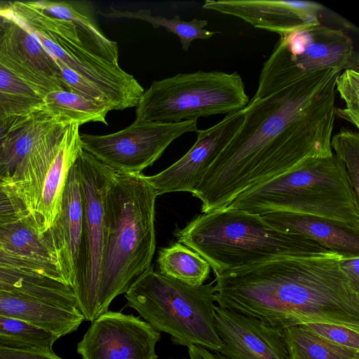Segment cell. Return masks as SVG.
Wrapping results in <instances>:
<instances>
[{
    "mask_svg": "<svg viewBox=\"0 0 359 359\" xmlns=\"http://www.w3.org/2000/svg\"><path fill=\"white\" fill-rule=\"evenodd\" d=\"M341 72H313L249 101L239 128L192 193L201 201L203 213L227 206L243 192L309 158L333 154L336 79Z\"/></svg>",
    "mask_w": 359,
    "mask_h": 359,
    "instance_id": "cell-1",
    "label": "cell"
},
{
    "mask_svg": "<svg viewBox=\"0 0 359 359\" xmlns=\"http://www.w3.org/2000/svg\"><path fill=\"white\" fill-rule=\"evenodd\" d=\"M344 256H282L215 273V302L282 330L323 323L359 332V286L341 269Z\"/></svg>",
    "mask_w": 359,
    "mask_h": 359,
    "instance_id": "cell-2",
    "label": "cell"
},
{
    "mask_svg": "<svg viewBox=\"0 0 359 359\" xmlns=\"http://www.w3.org/2000/svg\"><path fill=\"white\" fill-rule=\"evenodd\" d=\"M157 195L144 175L116 172L105 198L104 243L95 319L151 267Z\"/></svg>",
    "mask_w": 359,
    "mask_h": 359,
    "instance_id": "cell-3",
    "label": "cell"
},
{
    "mask_svg": "<svg viewBox=\"0 0 359 359\" xmlns=\"http://www.w3.org/2000/svg\"><path fill=\"white\" fill-rule=\"evenodd\" d=\"M174 235L214 273L278 257L332 252L302 236L273 229L259 215L229 207L198 215Z\"/></svg>",
    "mask_w": 359,
    "mask_h": 359,
    "instance_id": "cell-4",
    "label": "cell"
},
{
    "mask_svg": "<svg viewBox=\"0 0 359 359\" xmlns=\"http://www.w3.org/2000/svg\"><path fill=\"white\" fill-rule=\"evenodd\" d=\"M226 207L261 216L274 212L316 216L359 231V198L344 163L334 154L309 158L243 192Z\"/></svg>",
    "mask_w": 359,
    "mask_h": 359,
    "instance_id": "cell-5",
    "label": "cell"
},
{
    "mask_svg": "<svg viewBox=\"0 0 359 359\" xmlns=\"http://www.w3.org/2000/svg\"><path fill=\"white\" fill-rule=\"evenodd\" d=\"M79 127L54 116L16 170L0 181L41 237L59 217L69 172L83 151Z\"/></svg>",
    "mask_w": 359,
    "mask_h": 359,
    "instance_id": "cell-6",
    "label": "cell"
},
{
    "mask_svg": "<svg viewBox=\"0 0 359 359\" xmlns=\"http://www.w3.org/2000/svg\"><path fill=\"white\" fill-rule=\"evenodd\" d=\"M212 283L191 286L151 267L126 292V305L156 330L170 334L172 342L219 351L222 343L215 327Z\"/></svg>",
    "mask_w": 359,
    "mask_h": 359,
    "instance_id": "cell-7",
    "label": "cell"
},
{
    "mask_svg": "<svg viewBox=\"0 0 359 359\" xmlns=\"http://www.w3.org/2000/svg\"><path fill=\"white\" fill-rule=\"evenodd\" d=\"M10 4V11L36 36L54 60L95 86L104 95L111 110L136 107L144 88L119 65L88 50L72 21L52 15L37 1Z\"/></svg>",
    "mask_w": 359,
    "mask_h": 359,
    "instance_id": "cell-8",
    "label": "cell"
},
{
    "mask_svg": "<svg viewBox=\"0 0 359 359\" xmlns=\"http://www.w3.org/2000/svg\"><path fill=\"white\" fill-rule=\"evenodd\" d=\"M250 100L237 73L198 71L153 81L136 106V118L174 123L244 109Z\"/></svg>",
    "mask_w": 359,
    "mask_h": 359,
    "instance_id": "cell-9",
    "label": "cell"
},
{
    "mask_svg": "<svg viewBox=\"0 0 359 359\" xmlns=\"http://www.w3.org/2000/svg\"><path fill=\"white\" fill-rule=\"evenodd\" d=\"M327 69L359 72V56L341 29L321 24L282 35L264 62L251 100L269 96L305 76Z\"/></svg>",
    "mask_w": 359,
    "mask_h": 359,
    "instance_id": "cell-10",
    "label": "cell"
},
{
    "mask_svg": "<svg viewBox=\"0 0 359 359\" xmlns=\"http://www.w3.org/2000/svg\"><path fill=\"white\" fill-rule=\"evenodd\" d=\"M83 201V227L73 292L86 320H95L104 243L105 198L116 172L83 151L76 159Z\"/></svg>",
    "mask_w": 359,
    "mask_h": 359,
    "instance_id": "cell-11",
    "label": "cell"
},
{
    "mask_svg": "<svg viewBox=\"0 0 359 359\" xmlns=\"http://www.w3.org/2000/svg\"><path fill=\"white\" fill-rule=\"evenodd\" d=\"M197 119L165 123L137 119L108 135L80 133L83 149L117 172L140 174L168 147L187 133L196 132Z\"/></svg>",
    "mask_w": 359,
    "mask_h": 359,
    "instance_id": "cell-12",
    "label": "cell"
},
{
    "mask_svg": "<svg viewBox=\"0 0 359 359\" xmlns=\"http://www.w3.org/2000/svg\"><path fill=\"white\" fill-rule=\"evenodd\" d=\"M160 332L133 315L109 311L92 321L76 351L83 359H156Z\"/></svg>",
    "mask_w": 359,
    "mask_h": 359,
    "instance_id": "cell-13",
    "label": "cell"
},
{
    "mask_svg": "<svg viewBox=\"0 0 359 359\" xmlns=\"http://www.w3.org/2000/svg\"><path fill=\"white\" fill-rule=\"evenodd\" d=\"M0 65L43 97L68 90L54 59L9 8L0 21Z\"/></svg>",
    "mask_w": 359,
    "mask_h": 359,
    "instance_id": "cell-14",
    "label": "cell"
},
{
    "mask_svg": "<svg viewBox=\"0 0 359 359\" xmlns=\"http://www.w3.org/2000/svg\"><path fill=\"white\" fill-rule=\"evenodd\" d=\"M243 117V109L226 114L207 129H198L196 142L182 158L154 175H144L157 196L177 191L192 194L217 155L238 130Z\"/></svg>",
    "mask_w": 359,
    "mask_h": 359,
    "instance_id": "cell-15",
    "label": "cell"
},
{
    "mask_svg": "<svg viewBox=\"0 0 359 359\" xmlns=\"http://www.w3.org/2000/svg\"><path fill=\"white\" fill-rule=\"evenodd\" d=\"M214 322L228 359H290L282 329L218 305Z\"/></svg>",
    "mask_w": 359,
    "mask_h": 359,
    "instance_id": "cell-16",
    "label": "cell"
},
{
    "mask_svg": "<svg viewBox=\"0 0 359 359\" xmlns=\"http://www.w3.org/2000/svg\"><path fill=\"white\" fill-rule=\"evenodd\" d=\"M203 8L238 18L279 35L320 25V15L325 9L315 1L281 0H206Z\"/></svg>",
    "mask_w": 359,
    "mask_h": 359,
    "instance_id": "cell-17",
    "label": "cell"
},
{
    "mask_svg": "<svg viewBox=\"0 0 359 359\" xmlns=\"http://www.w3.org/2000/svg\"><path fill=\"white\" fill-rule=\"evenodd\" d=\"M83 215L79 175L75 162L69 172L59 217L44 236L55 255L60 275L72 289L76 276Z\"/></svg>",
    "mask_w": 359,
    "mask_h": 359,
    "instance_id": "cell-18",
    "label": "cell"
},
{
    "mask_svg": "<svg viewBox=\"0 0 359 359\" xmlns=\"http://www.w3.org/2000/svg\"><path fill=\"white\" fill-rule=\"evenodd\" d=\"M262 217L278 231L302 236L327 250L347 257L359 256V231L341 224L320 217L287 212L269 213Z\"/></svg>",
    "mask_w": 359,
    "mask_h": 359,
    "instance_id": "cell-19",
    "label": "cell"
},
{
    "mask_svg": "<svg viewBox=\"0 0 359 359\" xmlns=\"http://www.w3.org/2000/svg\"><path fill=\"white\" fill-rule=\"evenodd\" d=\"M0 316L28 322L59 339L76 331L85 320L80 310H69L4 291H0Z\"/></svg>",
    "mask_w": 359,
    "mask_h": 359,
    "instance_id": "cell-20",
    "label": "cell"
},
{
    "mask_svg": "<svg viewBox=\"0 0 359 359\" xmlns=\"http://www.w3.org/2000/svg\"><path fill=\"white\" fill-rule=\"evenodd\" d=\"M52 15L69 20L76 26L79 38L91 52L107 61L118 65L117 42L107 38L98 27L95 18L87 11L77 9L66 1H37Z\"/></svg>",
    "mask_w": 359,
    "mask_h": 359,
    "instance_id": "cell-21",
    "label": "cell"
},
{
    "mask_svg": "<svg viewBox=\"0 0 359 359\" xmlns=\"http://www.w3.org/2000/svg\"><path fill=\"white\" fill-rule=\"evenodd\" d=\"M0 245L20 256L48 264L59 273L55 255L47 238L40 236L22 216H14L0 224Z\"/></svg>",
    "mask_w": 359,
    "mask_h": 359,
    "instance_id": "cell-22",
    "label": "cell"
},
{
    "mask_svg": "<svg viewBox=\"0 0 359 359\" xmlns=\"http://www.w3.org/2000/svg\"><path fill=\"white\" fill-rule=\"evenodd\" d=\"M290 359H359V350L334 344L304 325L283 329Z\"/></svg>",
    "mask_w": 359,
    "mask_h": 359,
    "instance_id": "cell-23",
    "label": "cell"
},
{
    "mask_svg": "<svg viewBox=\"0 0 359 359\" xmlns=\"http://www.w3.org/2000/svg\"><path fill=\"white\" fill-rule=\"evenodd\" d=\"M156 261L161 273L191 286L202 285L211 269L198 253L179 242L161 248Z\"/></svg>",
    "mask_w": 359,
    "mask_h": 359,
    "instance_id": "cell-24",
    "label": "cell"
},
{
    "mask_svg": "<svg viewBox=\"0 0 359 359\" xmlns=\"http://www.w3.org/2000/svg\"><path fill=\"white\" fill-rule=\"evenodd\" d=\"M43 109L54 116L77 123L79 126L100 122L107 126L106 116L111 110L105 105L68 90H55L44 97Z\"/></svg>",
    "mask_w": 359,
    "mask_h": 359,
    "instance_id": "cell-25",
    "label": "cell"
},
{
    "mask_svg": "<svg viewBox=\"0 0 359 359\" xmlns=\"http://www.w3.org/2000/svg\"><path fill=\"white\" fill-rule=\"evenodd\" d=\"M100 13L107 18L139 20L150 24L154 28L163 27L178 36L184 51L189 50L194 40L208 39L218 33L205 29L208 25V21L205 20L194 18L189 21H184L177 15L168 19L160 15H153L151 11L148 9L130 11H121L111 7L107 12Z\"/></svg>",
    "mask_w": 359,
    "mask_h": 359,
    "instance_id": "cell-26",
    "label": "cell"
},
{
    "mask_svg": "<svg viewBox=\"0 0 359 359\" xmlns=\"http://www.w3.org/2000/svg\"><path fill=\"white\" fill-rule=\"evenodd\" d=\"M43 107L39 93L0 65V118L28 116Z\"/></svg>",
    "mask_w": 359,
    "mask_h": 359,
    "instance_id": "cell-27",
    "label": "cell"
},
{
    "mask_svg": "<svg viewBox=\"0 0 359 359\" xmlns=\"http://www.w3.org/2000/svg\"><path fill=\"white\" fill-rule=\"evenodd\" d=\"M59 338L28 322L0 316V346L9 348H52Z\"/></svg>",
    "mask_w": 359,
    "mask_h": 359,
    "instance_id": "cell-28",
    "label": "cell"
},
{
    "mask_svg": "<svg viewBox=\"0 0 359 359\" xmlns=\"http://www.w3.org/2000/svg\"><path fill=\"white\" fill-rule=\"evenodd\" d=\"M330 145L336 157L344 165L351 186L359 198V134L341 128L331 138Z\"/></svg>",
    "mask_w": 359,
    "mask_h": 359,
    "instance_id": "cell-29",
    "label": "cell"
},
{
    "mask_svg": "<svg viewBox=\"0 0 359 359\" xmlns=\"http://www.w3.org/2000/svg\"><path fill=\"white\" fill-rule=\"evenodd\" d=\"M344 100L346 107L337 108L335 116L353 124L359 128V72L345 69L336 79V92Z\"/></svg>",
    "mask_w": 359,
    "mask_h": 359,
    "instance_id": "cell-30",
    "label": "cell"
},
{
    "mask_svg": "<svg viewBox=\"0 0 359 359\" xmlns=\"http://www.w3.org/2000/svg\"><path fill=\"white\" fill-rule=\"evenodd\" d=\"M0 266L30 271L65 285L62 278L53 266L10 252L1 245Z\"/></svg>",
    "mask_w": 359,
    "mask_h": 359,
    "instance_id": "cell-31",
    "label": "cell"
},
{
    "mask_svg": "<svg viewBox=\"0 0 359 359\" xmlns=\"http://www.w3.org/2000/svg\"><path fill=\"white\" fill-rule=\"evenodd\" d=\"M304 325L334 344L359 350V332L358 331L339 325L323 323H307Z\"/></svg>",
    "mask_w": 359,
    "mask_h": 359,
    "instance_id": "cell-32",
    "label": "cell"
},
{
    "mask_svg": "<svg viewBox=\"0 0 359 359\" xmlns=\"http://www.w3.org/2000/svg\"><path fill=\"white\" fill-rule=\"evenodd\" d=\"M0 359H63L53 348H9L0 346Z\"/></svg>",
    "mask_w": 359,
    "mask_h": 359,
    "instance_id": "cell-33",
    "label": "cell"
},
{
    "mask_svg": "<svg viewBox=\"0 0 359 359\" xmlns=\"http://www.w3.org/2000/svg\"><path fill=\"white\" fill-rule=\"evenodd\" d=\"M359 256H344L340 261V267L351 281L359 286Z\"/></svg>",
    "mask_w": 359,
    "mask_h": 359,
    "instance_id": "cell-34",
    "label": "cell"
},
{
    "mask_svg": "<svg viewBox=\"0 0 359 359\" xmlns=\"http://www.w3.org/2000/svg\"><path fill=\"white\" fill-rule=\"evenodd\" d=\"M21 215L20 211L9 194L0 187V217Z\"/></svg>",
    "mask_w": 359,
    "mask_h": 359,
    "instance_id": "cell-35",
    "label": "cell"
},
{
    "mask_svg": "<svg viewBox=\"0 0 359 359\" xmlns=\"http://www.w3.org/2000/svg\"><path fill=\"white\" fill-rule=\"evenodd\" d=\"M25 116H27L0 118V155L3 151L9 133L15 126Z\"/></svg>",
    "mask_w": 359,
    "mask_h": 359,
    "instance_id": "cell-36",
    "label": "cell"
},
{
    "mask_svg": "<svg viewBox=\"0 0 359 359\" xmlns=\"http://www.w3.org/2000/svg\"><path fill=\"white\" fill-rule=\"evenodd\" d=\"M187 347L190 359H209L205 348L196 345H189Z\"/></svg>",
    "mask_w": 359,
    "mask_h": 359,
    "instance_id": "cell-37",
    "label": "cell"
},
{
    "mask_svg": "<svg viewBox=\"0 0 359 359\" xmlns=\"http://www.w3.org/2000/svg\"><path fill=\"white\" fill-rule=\"evenodd\" d=\"M205 353L209 359H228L217 351H210L206 348Z\"/></svg>",
    "mask_w": 359,
    "mask_h": 359,
    "instance_id": "cell-38",
    "label": "cell"
},
{
    "mask_svg": "<svg viewBox=\"0 0 359 359\" xmlns=\"http://www.w3.org/2000/svg\"><path fill=\"white\" fill-rule=\"evenodd\" d=\"M10 2L0 1V21L3 19L4 15L8 11Z\"/></svg>",
    "mask_w": 359,
    "mask_h": 359,
    "instance_id": "cell-39",
    "label": "cell"
},
{
    "mask_svg": "<svg viewBox=\"0 0 359 359\" xmlns=\"http://www.w3.org/2000/svg\"><path fill=\"white\" fill-rule=\"evenodd\" d=\"M14 216H16V215H14ZM14 216H9V217H0V224L7 221L8 219H9L10 218L14 217Z\"/></svg>",
    "mask_w": 359,
    "mask_h": 359,
    "instance_id": "cell-40",
    "label": "cell"
}]
</instances>
